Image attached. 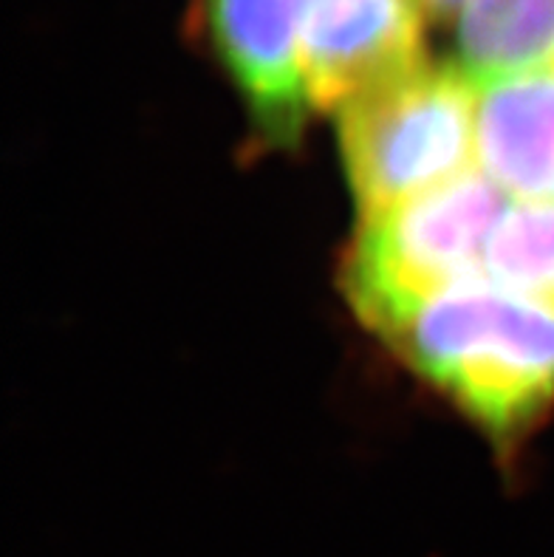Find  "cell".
<instances>
[{
  "label": "cell",
  "mask_w": 554,
  "mask_h": 557,
  "mask_svg": "<svg viewBox=\"0 0 554 557\" xmlns=\"http://www.w3.org/2000/svg\"><path fill=\"white\" fill-rule=\"evenodd\" d=\"M317 0H204V28L269 145H292L306 120L300 35Z\"/></svg>",
  "instance_id": "obj_5"
},
{
  "label": "cell",
  "mask_w": 554,
  "mask_h": 557,
  "mask_svg": "<svg viewBox=\"0 0 554 557\" xmlns=\"http://www.w3.org/2000/svg\"><path fill=\"white\" fill-rule=\"evenodd\" d=\"M484 275L554 311V201H515L487 247Z\"/></svg>",
  "instance_id": "obj_8"
},
{
  "label": "cell",
  "mask_w": 554,
  "mask_h": 557,
  "mask_svg": "<svg viewBox=\"0 0 554 557\" xmlns=\"http://www.w3.org/2000/svg\"><path fill=\"white\" fill-rule=\"evenodd\" d=\"M419 0H317L300 35V83L309 108L352 99L428 65Z\"/></svg>",
  "instance_id": "obj_4"
},
{
  "label": "cell",
  "mask_w": 554,
  "mask_h": 557,
  "mask_svg": "<svg viewBox=\"0 0 554 557\" xmlns=\"http://www.w3.org/2000/svg\"><path fill=\"white\" fill-rule=\"evenodd\" d=\"M456 54L472 83L554 71V0H472L458 14Z\"/></svg>",
  "instance_id": "obj_7"
},
{
  "label": "cell",
  "mask_w": 554,
  "mask_h": 557,
  "mask_svg": "<svg viewBox=\"0 0 554 557\" xmlns=\"http://www.w3.org/2000/svg\"><path fill=\"white\" fill-rule=\"evenodd\" d=\"M340 150L362 219L470 173L476 85L458 65L419 71L337 111Z\"/></svg>",
  "instance_id": "obj_3"
},
{
  "label": "cell",
  "mask_w": 554,
  "mask_h": 557,
  "mask_svg": "<svg viewBox=\"0 0 554 557\" xmlns=\"http://www.w3.org/2000/svg\"><path fill=\"white\" fill-rule=\"evenodd\" d=\"M382 339L495 438L554 403V311L490 277L430 297Z\"/></svg>",
  "instance_id": "obj_1"
},
{
  "label": "cell",
  "mask_w": 554,
  "mask_h": 557,
  "mask_svg": "<svg viewBox=\"0 0 554 557\" xmlns=\"http://www.w3.org/2000/svg\"><path fill=\"white\" fill-rule=\"evenodd\" d=\"M476 85V162L515 201H554V71Z\"/></svg>",
  "instance_id": "obj_6"
},
{
  "label": "cell",
  "mask_w": 554,
  "mask_h": 557,
  "mask_svg": "<svg viewBox=\"0 0 554 557\" xmlns=\"http://www.w3.org/2000/svg\"><path fill=\"white\" fill-rule=\"evenodd\" d=\"M421 7H424V12L433 14V17H450V14H461V9L467 7V3H472V0H419Z\"/></svg>",
  "instance_id": "obj_9"
},
{
  "label": "cell",
  "mask_w": 554,
  "mask_h": 557,
  "mask_svg": "<svg viewBox=\"0 0 554 557\" xmlns=\"http://www.w3.org/2000/svg\"><path fill=\"white\" fill-rule=\"evenodd\" d=\"M506 193L470 170L405 205L362 219L343 263V289L379 337L430 297L484 275Z\"/></svg>",
  "instance_id": "obj_2"
}]
</instances>
